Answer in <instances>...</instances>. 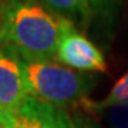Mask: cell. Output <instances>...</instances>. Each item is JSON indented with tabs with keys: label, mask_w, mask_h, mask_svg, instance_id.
<instances>
[{
	"label": "cell",
	"mask_w": 128,
	"mask_h": 128,
	"mask_svg": "<svg viewBox=\"0 0 128 128\" xmlns=\"http://www.w3.org/2000/svg\"><path fill=\"white\" fill-rule=\"evenodd\" d=\"M96 112H104L111 128H128V105H114L97 110Z\"/></svg>",
	"instance_id": "cell-8"
},
{
	"label": "cell",
	"mask_w": 128,
	"mask_h": 128,
	"mask_svg": "<svg viewBox=\"0 0 128 128\" xmlns=\"http://www.w3.org/2000/svg\"><path fill=\"white\" fill-rule=\"evenodd\" d=\"M0 124L2 128H77L63 108L33 96L12 110H0Z\"/></svg>",
	"instance_id": "cell-3"
},
{
	"label": "cell",
	"mask_w": 128,
	"mask_h": 128,
	"mask_svg": "<svg viewBox=\"0 0 128 128\" xmlns=\"http://www.w3.org/2000/svg\"><path fill=\"white\" fill-rule=\"evenodd\" d=\"M114 105H128V71L124 74L122 77L117 80L110 92L107 94L104 100L101 101H86L81 105L82 108L90 112H96L97 110L107 108V107H114Z\"/></svg>",
	"instance_id": "cell-7"
},
{
	"label": "cell",
	"mask_w": 128,
	"mask_h": 128,
	"mask_svg": "<svg viewBox=\"0 0 128 128\" xmlns=\"http://www.w3.org/2000/svg\"><path fill=\"white\" fill-rule=\"evenodd\" d=\"M28 96L22 61L0 48V110H12Z\"/></svg>",
	"instance_id": "cell-6"
},
{
	"label": "cell",
	"mask_w": 128,
	"mask_h": 128,
	"mask_svg": "<svg viewBox=\"0 0 128 128\" xmlns=\"http://www.w3.org/2000/svg\"><path fill=\"white\" fill-rule=\"evenodd\" d=\"M66 20L36 0H0V48L23 63L51 61Z\"/></svg>",
	"instance_id": "cell-1"
},
{
	"label": "cell",
	"mask_w": 128,
	"mask_h": 128,
	"mask_svg": "<svg viewBox=\"0 0 128 128\" xmlns=\"http://www.w3.org/2000/svg\"><path fill=\"white\" fill-rule=\"evenodd\" d=\"M24 82L28 96L56 107H81L94 87V77L77 73L54 61L23 63Z\"/></svg>",
	"instance_id": "cell-2"
},
{
	"label": "cell",
	"mask_w": 128,
	"mask_h": 128,
	"mask_svg": "<svg viewBox=\"0 0 128 128\" xmlns=\"http://www.w3.org/2000/svg\"><path fill=\"white\" fill-rule=\"evenodd\" d=\"M57 60L80 71H105L107 63L100 48L66 20L57 47Z\"/></svg>",
	"instance_id": "cell-4"
},
{
	"label": "cell",
	"mask_w": 128,
	"mask_h": 128,
	"mask_svg": "<svg viewBox=\"0 0 128 128\" xmlns=\"http://www.w3.org/2000/svg\"><path fill=\"white\" fill-rule=\"evenodd\" d=\"M74 122H76V127L77 128H98L96 124H92L91 121L84 120V118H77Z\"/></svg>",
	"instance_id": "cell-9"
},
{
	"label": "cell",
	"mask_w": 128,
	"mask_h": 128,
	"mask_svg": "<svg viewBox=\"0 0 128 128\" xmlns=\"http://www.w3.org/2000/svg\"><path fill=\"white\" fill-rule=\"evenodd\" d=\"M0 128H2V124H0Z\"/></svg>",
	"instance_id": "cell-10"
},
{
	"label": "cell",
	"mask_w": 128,
	"mask_h": 128,
	"mask_svg": "<svg viewBox=\"0 0 128 128\" xmlns=\"http://www.w3.org/2000/svg\"><path fill=\"white\" fill-rule=\"evenodd\" d=\"M77 27L87 28L97 18L112 13L115 0H36Z\"/></svg>",
	"instance_id": "cell-5"
}]
</instances>
